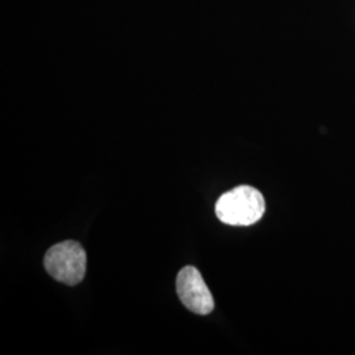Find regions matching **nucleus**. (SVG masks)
Listing matches in <instances>:
<instances>
[{"instance_id": "1", "label": "nucleus", "mask_w": 355, "mask_h": 355, "mask_svg": "<svg viewBox=\"0 0 355 355\" xmlns=\"http://www.w3.org/2000/svg\"><path fill=\"white\" fill-rule=\"evenodd\" d=\"M266 204L263 195L250 186H240L225 192L216 203L220 221L232 227H249L262 218Z\"/></svg>"}, {"instance_id": "2", "label": "nucleus", "mask_w": 355, "mask_h": 355, "mask_svg": "<svg viewBox=\"0 0 355 355\" xmlns=\"http://www.w3.org/2000/svg\"><path fill=\"white\" fill-rule=\"evenodd\" d=\"M44 266L54 279L67 286H76L86 275L87 255L78 242H60L48 250Z\"/></svg>"}, {"instance_id": "3", "label": "nucleus", "mask_w": 355, "mask_h": 355, "mask_svg": "<svg viewBox=\"0 0 355 355\" xmlns=\"http://www.w3.org/2000/svg\"><path fill=\"white\" fill-rule=\"evenodd\" d=\"M177 292L183 305L196 315H209L215 308L214 296L195 267H183L179 271Z\"/></svg>"}]
</instances>
